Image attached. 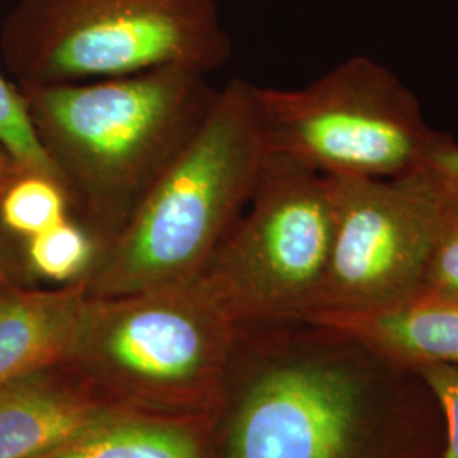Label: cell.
<instances>
[{
    "instance_id": "1",
    "label": "cell",
    "mask_w": 458,
    "mask_h": 458,
    "mask_svg": "<svg viewBox=\"0 0 458 458\" xmlns=\"http://www.w3.org/2000/svg\"><path fill=\"white\" fill-rule=\"evenodd\" d=\"M323 327L319 355L289 359L253 382L229 458L442 457V411L421 376Z\"/></svg>"
},
{
    "instance_id": "2",
    "label": "cell",
    "mask_w": 458,
    "mask_h": 458,
    "mask_svg": "<svg viewBox=\"0 0 458 458\" xmlns=\"http://www.w3.org/2000/svg\"><path fill=\"white\" fill-rule=\"evenodd\" d=\"M217 92L204 73L174 66L28 90L34 130L70 214L94 236L98 255L196 136Z\"/></svg>"
},
{
    "instance_id": "3",
    "label": "cell",
    "mask_w": 458,
    "mask_h": 458,
    "mask_svg": "<svg viewBox=\"0 0 458 458\" xmlns=\"http://www.w3.org/2000/svg\"><path fill=\"white\" fill-rule=\"evenodd\" d=\"M268 143L255 85L231 81L196 136L148 192L83 280L92 297L199 277L253 194Z\"/></svg>"
},
{
    "instance_id": "4",
    "label": "cell",
    "mask_w": 458,
    "mask_h": 458,
    "mask_svg": "<svg viewBox=\"0 0 458 458\" xmlns=\"http://www.w3.org/2000/svg\"><path fill=\"white\" fill-rule=\"evenodd\" d=\"M11 47L30 89L166 66L208 75L231 55L217 0H26Z\"/></svg>"
},
{
    "instance_id": "5",
    "label": "cell",
    "mask_w": 458,
    "mask_h": 458,
    "mask_svg": "<svg viewBox=\"0 0 458 458\" xmlns=\"http://www.w3.org/2000/svg\"><path fill=\"white\" fill-rule=\"evenodd\" d=\"M246 208L199 277L238 325L310 319L333 246L331 182L268 149Z\"/></svg>"
},
{
    "instance_id": "6",
    "label": "cell",
    "mask_w": 458,
    "mask_h": 458,
    "mask_svg": "<svg viewBox=\"0 0 458 458\" xmlns=\"http://www.w3.org/2000/svg\"><path fill=\"white\" fill-rule=\"evenodd\" d=\"M270 151L327 177L395 179L426 168L442 132L393 72L352 58L301 89L255 87Z\"/></svg>"
},
{
    "instance_id": "7",
    "label": "cell",
    "mask_w": 458,
    "mask_h": 458,
    "mask_svg": "<svg viewBox=\"0 0 458 458\" xmlns=\"http://www.w3.org/2000/svg\"><path fill=\"white\" fill-rule=\"evenodd\" d=\"M327 179L335 233L325 285L310 319L416 301L446 206L435 175L423 168L395 179Z\"/></svg>"
},
{
    "instance_id": "8",
    "label": "cell",
    "mask_w": 458,
    "mask_h": 458,
    "mask_svg": "<svg viewBox=\"0 0 458 458\" xmlns=\"http://www.w3.org/2000/svg\"><path fill=\"white\" fill-rule=\"evenodd\" d=\"M238 323L200 277L115 297L89 295L75 350L153 387L182 386L228 344Z\"/></svg>"
},
{
    "instance_id": "9",
    "label": "cell",
    "mask_w": 458,
    "mask_h": 458,
    "mask_svg": "<svg viewBox=\"0 0 458 458\" xmlns=\"http://www.w3.org/2000/svg\"><path fill=\"white\" fill-rule=\"evenodd\" d=\"M89 301L85 282L62 291L0 294V387L75 350Z\"/></svg>"
},
{
    "instance_id": "10",
    "label": "cell",
    "mask_w": 458,
    "mask_h": 458,
    "mask_svg": "<svg viewBox=\"0 0 458 458\" xmlns=\"http://www.w3.org/2000/svg\"><path fill=\"white\" fill-rule=\"evenodd\" d=\"M308 321L336 327L412 370L428 365L458 367L457 302L416 299L391 310L327 314Z\"/></svg>"
},
{
    "instance_id": "11",
    "label": "cell",
    "mask_w": 458,
    "mask_h": 458,
    "mask_svg": "<svg viewBox=\"0 0 458 458\" xmlns=\"http://www.w3.org/2000/svg\"><path fill=\"white\" fill-rule=\"evenodd\" d=\"M102 410L34 376L0 387V458H36L111 421Z\"/></svg>"
},
{
    "instance_id": "12",
    "label": "cell",
    "mask_w": 458,
    "mask_h": 458,
    "mask_svg": "<svg viewBox=\"0 0 458 458\" xmlns=\"http://www.w3.org/2000/svg\"><path fill=\"white\" fill-rule=\"evenodd\" d=\"M36 458L202 457L196 440L182 429L111 420Z\"/></svg>"
},
{
    "instance_id": "13",
    "label": "cell",
    "mask_w": 458,
    "mask_h": 458,
    "mask_svg": "<svg viewBox=\"0 0 458 458\" xmlns=\"http://www.w3.org/2000/svg\"><path fill=\"white\" fill-rule=\"evenodd\" d=\"M70 217L62 182L39 174H16L0 196V221L28 240Z\"/></svg>"
},
{
    "instance_id": "14",
    "label": "cell",
    "mask_w": 458,
    "mask_h": 458,
    "mask_svg": "<svg viewBox=\"0 0 458 458\" xmlns=\"http://www.w3.org/2000/svg\"><path fill=\"white\" fill-rule=\"evenodd\" d=\"M98 257V242L73 217L28 240V259L34 272L56 282H82Z\"/></svg>"
},
{
    "instance_id": "15",
    "label": "cell",
    "mask_w": 458,
    "mask_h": 458,
    "mask_svg": "<svg viewBox=\"0 0 458 458\" xmlns=\"http://www.w3.org/2000/svg\"><path fill=\"white\" fill-rule=\"evenodd\" d=\"M0 149L17 174H39L62 182L34 130L26 98L0 75ZM64 185V183H62Z\"/></svg>"
},
{
    "instance_id": "16",
    "label": "cell",
    "mask_w": 458,
    "mask_h": 458,
    "mask_svg": "<svg viewBox=\"0 0 458 458\" xmlns=\"http://www.w3.org/2000/svg\"><path fill=\"white\" fill-rule=\"evenodd\" d=\"M458 304V199L446 194L442 225L428 263L421 295Z\"/></svg>"
},
{
    "instance_id": "17",
    "label": "cell",
    "mask_w": 458,
    "mask_h": 458,
    "mask_svg": "<svg viewBox=\"0 0 458 458\" xmlns=\"http://www.w3.org/2000/svg\"><path fill=\"white\" fill-rule=\"evenodd\" d=\"M433 393L445 423L442 457L458 458V367L428 365L416 370Z\"/></svg>"
},
{
    "instance_id": "18",
    "label": "cell",
    "mask_w": 458,
    "mask_h": 458,
    "mask_svg": "<svg viewBox=\"0 0 458 458\" xmlns=\"http://www.w3.org/2000/svg\"><path fill=\"white\" fill-rule=\"evenodd\" d=\"M426 168L435 175L448 196L458 199V143L454 138L442 132L428 157Z\"/></svg>"
},
{
    "instance_id": "19",
    "label": "cell",
    "mask_w": 458,
    "mask_h": 458,
    "mask_svg": "<svg viewBox=\"0 0 458 458\" xmlns=\"http://www.w3.org/2000/svg\"><path fill=\"white\" fill-rule=\"evenodd\" d=\"M16 168L9 157L0 149V182H9L16 175Z\"/></svg>"
},
{
    "instance_id": "20",
    "label": "cell",
    "mask_w": 458,
    "mask_h": 458,
    "mask_svg": "<svg viewBox=\"0 0 458 458\" xmlns=\"http://www.w3.org/2000/svg\"><path fill=\"white\" fill-rule=\"evenodd\" d=\"M9 182H0V196H2V192H4V189L7 187V183H9Z\"/></svg>"
}]
</instances>
